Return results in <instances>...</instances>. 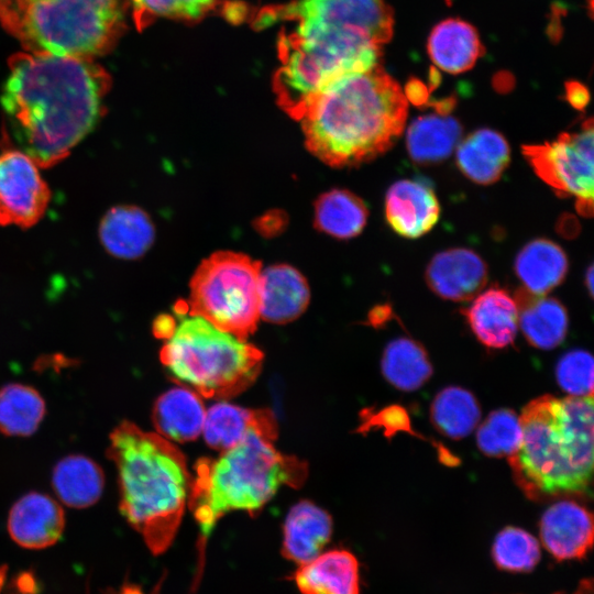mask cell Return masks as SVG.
<instances>
[{
  "label": "cell",
  "instance_id": "6da1fadb",
  "mask_svg": "<svg viewBox=\"0 0 594 594\" xmlns=\"http://www.w3.org/2000/svg\"><path fill=\"white\" fill-rule=\"evenodd\" d=\"M1 94L6 145L40 168L65 160L106 113L110 74L95 58L16 53Z\"/></svg>",
  "mask_w": 594,
  "mask_h": 594
},
{
  "label": "cell",
  "instance_id": "7a4b0ae2",
  "mask_svg": "<svg viewBox=\"0 0 594 594\" xmlns=\"http://www.w3.org/2000/svg\"><path fill=\"white\" fill-rule=\"evenodd\" d=\"M278 11L293 25L278 40L273 87L278 106L296 120L333 80L377 66L393 35L385 0H298Z\"/></svg>",
  "mask_w": 594,
  "mask_h": 594
},
{
  "label": "cell",
  "instance_id": "3957f363",
  "mask_svg": "<svg viewBox=\"0 0 594 594\" xmlns=\"http://www.w3.org/2000/svg\"><path fill=\"white\" fill-rule=\"evenodd\" d=\"M408 103L378 64L320 90L299 121L307 148L333 167L355 166L385 153L400 136Z\"/></svg>",
  "mask_w": 594,
  "mask_h": 594
},
{
  "label": "cell",
  "instance_id": "277c9868",
  "mask_svg": "<svg viewBox=\"0 0 594 594\" xmlns=\"http://www.w3.org/2000/svg\"><path fill=\"white\" fill-rule=\"evenodd\" d=\"M521 441L508 458L516 484L532 501L590 494L593 396L529 402L519 417Z\"/></svg>",
  "mask_w": 594,
  "mask_h": 594
},
{
  "label": "cell",
  "instance_id": "5b68a950",
  "mask_svg": "<svg viewBox=\"0 0 594 594\" xmlns=\"http://www.w3.org/2000/svg\"><path fill=\"white\" fill-rule=\"evenodd\" d=\"M108 458L118 472L120 510L154 554L165 552L180 526L191 483L183 452L131 421L110 433Z\"/></svg>",
  "mask_w": 594,
  "mask_h": 594
},
{
  "label": "cell",
  "instance_id": "8992f818",
  "mask_svg": "<svg viewBox=\"0 0 594 594\" xmlns=\"http://www.w3.org/2000/svg\"><path fill=\"white\" fill-rule=\"evenodd\" d=\"M194 470L187 501L199 526L193 591L200 583L206 544L219 519L234 510L255 516L282 486H301L308 466L305 461L276 450L272 440L253 432L216 459H199Z\"/></svg>",
  "mask_w": 594,
  "mask_h": 594
},
{
  "label": "cell",
  "instance_id": "52a82bcc",
  "mask_svg": "<svg viewBox=\"0 0 594 594\" xmlns=\"http://www.w3.org/2000/svg\"><path fill=\"white\" fill-rule=\"evenodd\" d=\"M124 0H0V24L25 52L108 54L125 30Z\"/></svg>",
  "mask_w": 594,
  "mask_h": 594
},
{
  "label": "cell",
  "instance_id": "ba28073f",
  "mask_svg": "<svg viewBox=\"0 0 594 594\" xmlns=\"http://www.w3.org/2000/svg\"><path fill=\"white\" fill-rule=\"evenodd\" d=\"M178 322L161 349V361L172 376L207 398L224 399L250 387L264 354L246 339L224 331L204 317L174 307Z\"/></svg>",
  "mask_w": 594,
  "mask_h": 594
},
{
  "label": "cell",
  "instance_id": "9c48e42d",
  "mask_svg": "<svg viewBox=\"0 0 594 594\" xmlns=\"http://www.w3.org/2000/svg\"><path fill=\"white\" fill-rule=\"evenodd\" d=\"M261 263L232 251L202 261L190 280L187 312L246 339L260 319Z\"/></svg>",
  "mask_w": 594,
  "mask_h": 594
},
{
  "label": "cell",
  "instance_id": "30bf717a",
  "mask_svg": "<svg viewBox=\"0 0 594 594\" xmlns=\"http://www.w3.org/2000/svg\"><path fill=\"white\" fill-rule=\"evenodd\" d=\"M535 173L559 196L593 201V120L578 132L561 133L554 141L522 145Z\"/></svg>",
  "mask_w": 594,
  "mask_h": 594
},
{
  "label": "cell",
  "instance_id": "8fae6325",
  "mask_svg": "<svg viewBox=\"0 0 594 594\" xmlns=\"http://www.w3.org/2000/svg\"><path fill=\"white\" fill-rule=\"evenodd\" d=\"M38 168L26 153L3 144L0 153V226L26 229L43 218L51 190Z\"/></svg>",
  "mask_w": 594,
  "mask_h": 594
},
{
  "label": "cell",
  "instance_id": "7c38bea8",
  "mask_svg": "<svg viewBox=\"0 0 594 594\" xmlns=\"http://www.w3.org/2000/svg\"><path fill=\"white\" fill-rule=\"evenodd\" d=\"M540 540L557 560L582 559L593 544V516L581 504L560 501L543 513Z\"/></svg>",
  "mask_w": 594,
  "mask_h": 594
},
{
  "label": "cell",
  "instance_id": "4fadbf2b",
  "mask_svg": "<svg viewBox=\"0 0 594 594\" xmlns=\"http://www.w3.org/2000/svg\"><path fill=\"white\" fill-rule=\"evenodd\" d=\"M426 280L429 288L443 299L472 300L487 283V266L472 250L449 249L431 258Z\"/></svg>",
  "mask_w": 594,
  "mask_h": 594
},
{
  "label": "cell",
  "instance_id": "5bb4252c",
  "mask_svg": "<svg viewBox=\"0 0 594 594\" xmlns=\"http://www.w3.org/2000/svg\"><path fill=\"white\" fill-rule=\"evenodd\" d=\"M65 528L62 506L51 496L30 492L10 509L8 531L15 543L43 549L58 541Z\"/></svg>",
  "mask_w": 594,
  "mask_h": 594
},
{
  "label": "cell",
  "instance_id": "9a60e30c",
  "mask_svg": "<svg viewBox=\"0 0 594 594\" xmlns=\"http://www.w3.org/2000/svg\"><path fill=\"white\" fill-rule=\"evenodd\" d=\"M385 215L395 232L414 239L435 227L440 216V206L429 185L402 179L393 184L386 193Z\"/></svg>",
  "mask_w": 594,
  "mask_h": 594
},
{
  "label": "cell",
  "instance_id": "2e32d148",
  "mask_svg": "<svg viewBox=\"0 0 594 594\" xmlns=\"http://www.w3.org/2000/svg\"><path fill=\"white\" fill-rule=\"evenodd\" d=\"M277 430V420L272 410L248 409L220 402L206 411L201 433L211 449L221 452L253 432L274 441Z\"/></svg>",
  "mask_w": 594,
  "mask_h": 594
},
{
  "label": "cell",
  "instance_id": "e0dca14e",
  "mask_svg": "<svg viewBox=\"0 0 594 594\" xmlns=\"http://www.w3.org/2000/svg\"><path fill=\"white\" fill-rule=\"evenodd\" d=\"M461 312L485 346L503 349L513 343L518 330V307L507 290L493 286L476 295Z\"/></svg>",
  "mask_w": 594,
  "mask_h": 594
},
{
  "label": "cell",
  "instance_id": "ac0fdd59",
  "mask_svg": "<svg viewBox=\"0 0 594 594\" xmlns=\"http://www.w3.org/2000/svg\"><path fill=\"white\" fill-rule=\"evenodd\" d=\"M310 298L305 277L286 264L261 271L260 318L273 323H286L298 318Z\"/></svg>",
  "mask_w": 594,
  "mask_h": 594
},
{
  "label": "cell",
  "instance_id": "d6986e66",
  "mask_svg": "<svg viewBox=\"0 0 594 594\" xmlns=\"http://www.w3.org/2000/svg\"><path fill=\"white\" fill-rule=\"evenodd\" d=\"M294 581L301 594H360L359 562L348 550L321 552L298 565Z\"/></svg>",
  "mask_w": 594,
  "mask_h": 594
},
{
  "label": "cell",
  "instance_id": "ffe728a7",
  "mask_svg": "<svg viewBox=\"0 0 594 594\" xmlns=\"http://www.w3.org/2000/svg\"><path fill=\"white\" fill-rule=\"evenodd\" d=\"M332 534V518L321 507L300 501L288 512L283 528V556L306 563L321 553Z\"/></svg>",
  "mask_w": 594,
  "mask_h": 594
},
{
  "label": "cell",
  "instance_id": "44dd1931",
  "mask_svg": "<svg viewBox=\"0 0 594 594\" xmlns=\"http://www.w3.org/2000/svg\"><path fill=\"white\" fill-rule=\"evenodd\" d=\"M154 226L148 215L136 206L120 205L109 209L99 226V238L112 256L133 260L153 244Z\"/></svg>",
  "mask_w": 594,
  "mask_h": 594
},
{
  "label": "cell",
  "instance_id": "7402d4cb",
  "mask_svg": "<svg viewBox=\"0 0 594 594\" xmlns=\"http://www.w3.org/2000/svg\"><path fill=\"white\" fill-rule=\"evenodd\" d=\"M515 301L518 307V327L530 345L551 350L562 343L569 319L559 300L520 288L516 292Z\"/></svg>",
  "mask_w": 594,
  "mask_h": 594
},
{
  "label": "cell",
  "instance_id": "603a6c76",
  "mask_svg": "<svg viewBox=\"0 0 594 594\" xmlns=\"http://www.w3.org/2000/svg\"><path fill=\"white\" fill-rule=\"evenodd\" d=\"M427 50L435 65L450 74L471 69L484 52L475 28L455 18L443 20L432 29Z\"/></svg>",
  "mask_w": 594,
  "mask_h": 594
},
{
  "label": "cell",
  "instance_id": "cb8c5ba5",
  "mask_svg": "<svg viewBox=\"0 0 594 594\" xmlns=\"http://www.w3.org/2000/svg\"><path fill=\"white\" fill-rule=\"evenodd\" d=\"M205 418L206 409L199 394L184 386L163 393L152 413L157 433L177 442L197 439L202 432Z\"/></svg>",
  "mask_w": 594,
  "mask_h": 594
},
{
  "label": "cell",
  "instance_id": "d4e9b609",
  "mask_svg": "<svg viewBox=\"0 0 594 594\" xmlns=\"http://www.w3.org/2000/svg\"><path fill=\"white\" fill-rule=\"evenodd\" d=\"M510 148L506 139L491 129H480L458 146L457 164L464 176L481 185L499 179L508 166Z\"/></svg>",
  "mask_w": 594,
  "mask_h": 594
},
{
  "label": "cell",
  "instance_id": "484cf974",
  "mask_svg": "<svg viewBox=\"0 0 594 594\" xmlns=\"http://www.w3.org/2000/svg\"><path fill=\"white\" fill-rule=\"evenodd\" d=\"M515 272L526 290L543 296L564 279L568 258L561 246L553 241L536 239L517 254Z\"/></svg>",
  "mask_w": 594,
  "mask_h": 594
},
{
  "label": "cell",
  "instance_id": "4316f807",
  "mask_svg": "<svg viewBox=\"0 0 594 594\" xmlns=\"http://www.w3.org/2000/svg\"><path fill=\"white\" fill-rule=\"evenodd\" d=\"M52 485L64 504L73 508H86L101 497L105 475L94 460L82 454H70L54 466Z\"/></svg>",
  "mask_w": 594,
  "mask_h": 594
},
{
  "label": "cell",
  "instance_id": "83f0119b",
  "mask_svg": "<svg viewBox=\"0 0 594 594\" xmlns=\"http://www.w3.org/2000/svg\"><path fill=\"white\" fill-rule=\"evenodd\" d=\"M462 134L458 120L449 116L429 114L415 119L406 136L410 158L418 164H435L446 160Z\"/></svg>",
  "mask_w": 594,
  "mask_h": 594
},
{
  "label": "cell",
  "instance_id": "f1b7e54d",
  "mask_svg": "<svg viewBox=\"0 0 594 594\" xmlns=\"http://www.w3.org/2000/svg\"><path fill=\"white\" fill-rule=\"evenodd\" d=\"M382 373L394 387L411 392L430 378L432 365L420 343L409 338H397L384 349Z\"/></svg>",
  "mask_w": 594,
  "mask_h": 594
},
{
  "label": "cell",
  "instance_id": "f546056e",
  "mask_svg": "<svg viewBox=\"0 0 594 594\" xmlns=\"http://www.w3.org/2000/svg\"><path fill=\"white\" fill-rule=\"evenodd\" d=\"M45 402L32 386L10 383L0 387V432L10 437L33 435L45 416Z\"/></svg>",
  "mask_w": 594,
  "mask_h": 594
},
{
  "label": "cell",
  "instance_id": "4dcf8cb0",
  "mask_svg": "<svg viewBox=\"0 0 594 594\" xmlns=\"http://www.w3.org/2000/svg\"><path fill=\"white\" fill-rule=\"evenodd\" d=\"M367 208L362 199L344 189H333L319 197L315 205V224L327 234L349 239L366 224Z\"/></svg>",
  "mask_w": 594,
  "mask_h": 594
},
{
  "label": "cell",
  "instance_id": "1f68e13d",
  "mask_svg": "<svg viewBox=\"0 0 594 594\" xmlns=\"http://www.w3.org/2000/svg\"><path fill=\"white\" fill-rule=\"evenodd\" d=\"M480 417L481 409L474 395L458 386L441 389L430 406L433 427L454 440L470 435L479 424Z\"/></svg>",
  "mask_w": 594,
  "mask_h": 594
},
{
  "label": "cell",
  "instance_id": "d6a6232c",
  "mask_svg": "<svg viewBox=\"0 0 594 594\" xmlns=\"http://www.w3.org/2000/svg\"><path fill=\"white\" fill-rule=\"evenodd\" d=\"M492 557L496 565L508 572L531 571L540 560V547L537 539L518 527L501 530L492 547Z\"/></svg>",
  "mask_w": 594,
  "mask_h": 594
},
{
  "label": "cell",
  "instance_id": "836d02e7",
  "mask_svg": "<svg viewBox=\"0 0 594 594\" xmlns=\"http://www.w3.org/2000/svg\"><path fill=\"white\" fill-rule=\"evenodd\" d=\"M519 417L510 409L492 411L477 429L476 443L487 457L509 458L521 441Z\"/></svg>",
  "mask_w": 594,
  "mask_h": 594
},
{
  "label": "cell",
  "instance_id": "e575fe53",
  "mask_svg": "<svg viewBox=\"0 0 594 594\" xmlns=\"http://www.w3.org/2000/svg\"><path fill=\"white\" fill-rule=\"evenodd\" d=\"M139 29L157 18L198 20L212 10L217 0H124Z\"/></svg>",
  "mask_w": 594,
  "mask_h": 594
},
{
  "label": "cell",
  "instance_id": "d590c367",
  "mask_svg": "<svg viewBox=\"0 0 594 594\" xmlns=\"http://www.w3.org/2000/svg\"><path fill=\"white\" fill-rule=\"evenodd\" d=\"M556 376L570 396H593V359L584 350H572L559 360Z\"/></svg>",
  "mask_w": 594,
  "mask_h": 594
},
{
  "label": "cell",
  "instance_id": "8d00e7d4",
  "mask_svg": "<svg viewBox=\"0 0 594 594\" xmlns=\"http://www.w3.org/2000/svg\"><path fill=\"white\" fill-rule=\"evenodd\" d=\"M566 99L571 106L582 110L586 107L590 100L587 89L578 81H569L565 88Z\"/></svg>",
  "mask_w": 594,
  "mask_h": 594
},
{
  "label": "cell",
  "instance_id": "74e56055",
  "mask_svg": "<svg viewBox=\"0 0 594 594\" xmlns=\"http://www.w3.org/2000/svg\"><path fill=\"white\" fill-rule=\"evenodd\" d=\"M406 99L416 106H424L428 100V89L419 80H411L406 88Z\"/></svg>",
  "mask_w": 594,
  "mask_h": 594
},
{
  "label": "cell",
  "instance_id": "f35d334b",
  "mask_svg": "<svg viewBox=\"0 0 594 594\" xmlns=\"http://www.w3.org/2000/svg\"><path fill=\"white\" fill-rule=\"evenodd\" d=\"M175 323L176 321L169 315L157 317L153 323V332L155 337L167 339L170 336Z\"/></svg>",
  "mask_w": 594,
  "mask_h": 594
},
{
  "label": "cell",
  "instance_id": "ab89813d",
  "mask_svg": "<svg viewBox=\"0 0 594 594\" xmlns=\"http://www.w3.org/2000/svg\"><path fill=\"white\" fill-rule=\"evenodd\" d=\"M586 284H587L588 293L592 296L593 295V266L592 265L587 270Z\"/></svg>",
  "mask_w": 594,
  "mask_h": 594
},
{
  "label": "cell",
  "instance_id": "60d3db41",
  "mask_svg": "<svg viewBox=\"0 0 594 594\" xmlns=\"http://www.w3.org/2000/svg\"><path fill=\"white\" fill-rule=\"evenodd\" d=\"M4 580H6V569L1 568L0 569V592H1L2 587H3Z\"/></svg>",
  "mask_w": 594,
  "mask_h": 594
}]
</instances>
